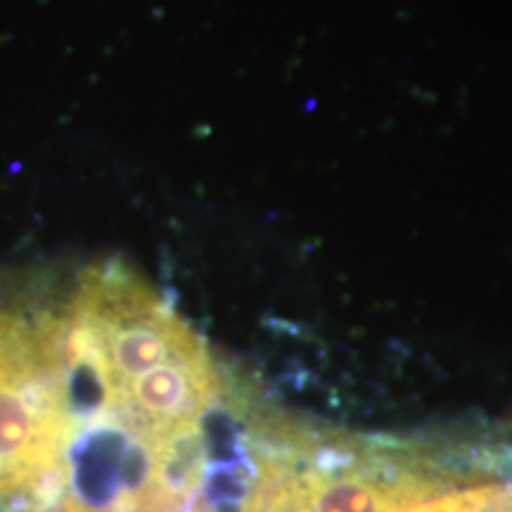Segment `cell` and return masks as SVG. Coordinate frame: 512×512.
Wrapping results in <instances>:
<instances>
[{
  "label": "cell",
  "instance_id": "cell-1",
  "mask_svg": "<svg viewBox=\"0 0 512 512\" xmlns=\"http://www.w3.org/2000/svg\"><path fill=\"white\" fill-rule=\"evenodd\" d=\"M259 512H512V427L375 437L290 418Z\"/></svg>",
  "mask_w": 512,
  "mask_h": 512
},
{
  "label": "cell",
  "instance_id": "cell-2",
  "mask_svg": "<svg viewBox=\"0 0 512 512\" xmlns=\"http://www.w3.org/2000/svg\"><path fill=\"white\" fill-rule=\"evenodd\" d=\"M67 432L55 292L0 297V510H31Z\"/></svg>",
  "mask_w": 512,
  "mask_h": 512
}]
</instances>
